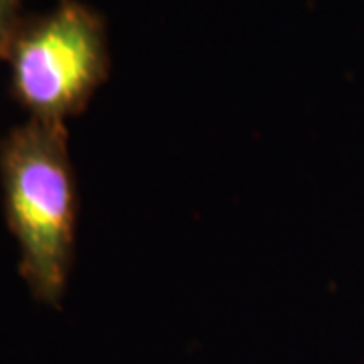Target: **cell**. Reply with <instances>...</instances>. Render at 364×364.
Returning <instances> with one entry per match:
<instances>
[{"instance_id":"6da1fadb","label":"cell","mask_w":364,"mask_h":364,"mask_svg":"<svg viewBox=\"0 0 364 364\" xmlns=\"http://www.w3.org/2000/svg\"><path fill=\"white\" fill-rule=\"evenodd\" d=\"M0 181L18 272L31 294L59 306L75 249L77 193L63 122L31 117L0 142Z\"/></svg>"},{"instance_id":"7a4b0ae2","label":"cell","mask_w":364,"mask_h":364,"mask_svg":"<svg viewBox=\"0 0 364 364\" xmlns=\"http://www.w3.org/2000/svg\"><path fill=\"white\" fill-rule=\"evenodd\" d=\"M4 59L11 93L31 117L63 122L85 112L109 73L105 18L79 0L21 18Z\"/></svg>"},{"instance_id":"3957f363","label":"cell","mask_w":364,"mask_h":364,"mask_svg":"<svg viewBox=\"0 0 364 364\" xmlns=\"http://www.w3.org/2000/svg\"><path fill=\"white\" fill-rule=\"evenodd\" d=\"M21 18V0H0V59H4L6 47Z\"/></svg>"}]
</instances>
